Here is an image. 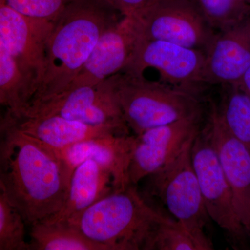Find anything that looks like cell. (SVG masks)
<instances>
[{
    "label": "cell",
    "instance_id": "16",
    "mask_svg": "<svg viewBox=\"0 0 250 250\" xmlns=\"http://www.w3.org/2000/svg\"><path fill=\"white\" fill-rule=\"evenodd\" d=\"M118 190L120 188L109 171L95 161H83L72 170L66 196L60 209L42 221H69Z\"/></svg>",
    "mask_w": 250,
    "mask_h": 250
},
{
    "label": "cell",
    "instance_id": "4",
    "mask_svg": "<svg viewBox=\"0 0 250 250\" xmlns=\"http://www.w3.org/2000/svg\"><path fill=\"white\" fill-rule=\"evenodd\" d=\"M110 78L125 123L134 135L201 114L197 93L125 72Z\"/></svg>",
    "mask_w": 250,
    "mask_h": 250
},
{
    "label": "cell",
    "instance_id": "26",
    "mask_svg": "<svg viewBox=\"0 0 250 250\" xmlns=\"http://www.w3.org/2000/svg\"><path fill=\"white\" fill-rule=\"evenodd\" d=\"M237 84L250 97V67Z\"/></svg>",
    "mask_w": 250,
    "mask_h": 250
},
{
    "label": "cell",
    "instance_id": "18",
    "mask_svg": "<svg viewBox=\"0 0 250 250\" xmlns=\"http://www.w3.org/2000/svg\"><path fill=\"white\" fill-rule=\"evenodd\" d=\"M31 98L29 83L0 37V116L19 119Z\"/></svg>",
    "mask_w": 250,
    "mask_h": 250
},
{
    "label": "cell",
    "instance_id": "10",
    "mask_svg": "<svg viewBox=\"0 0 250 250\" xmlns=\"http://www.w3.org/2000/svg\"><path fill=\"white\" fill-rule=\"evenodd\" d=\"M52 24L28 18L0 0V37L29 83L31 100L43 76L45 42Z\"/></svg>",
    "mask_w": 250,
    "mask_h": 250
},
{
    "label": "cell",
    "instance_id": "12",
    "mask_svg": "<svg viewBox=\"0 0 250 250\" xmlns=\"http://www.w3.org/2000/svg\"><path fill=\"white\" fill-rule=\"evenodd\" d=\"M225 177L232 192L237 216L250 238V152L225 127L212 105L207 125Z\"/></svg>",
    "mask_w": 250,
    "mask_h": 250
},
{
    "label": "cell",
    "instance_id": "1",
    "mask_svg": "<svg viewBox=\"0 0 250 250\" xmlns=\"http://www.w3.org/2000/svg\"><path fill=\"white\" fill-rule=\"evenodd\" d=\"M70 176L52 148L11 125L0 139V190L27 226L57 213Z\"/></svg>",
    "mask_w": 250,
    "mask_h": 250
},
{
    "label": "cell",
    "instance_id": "19",
    "mask_svg": "<svg viewBox=\"0 0 250 250\" xmlns=\"http://www.w3.org/2000/svg\"><path fill=\"white\" fill-rule=\"evenodd\" d=\"M29 228V250H104L67 222L40 221Z\"/></svg>",
    "mask_w": 250,
    "mask_h": 250
},
{
    "label": "cell",
    "instance_id": "22",
    "mask_svg": "<svg viewBox=\"0 0 250 250\" xmlns=\"http://www.w3.org/2000/svg\"><path fill=\"white\" fill-rule=\"evenodd\" d=\"M26 224L0 190V250H29Z\"/></svg>",
    "mask_w": 250,
    "mask_h": 250
},
{
    "label": "cell",
    "instance_id": "27",
    "mask_svg": "<svg viewBox=\"0 0 250 250\" xmlns=\"http://www.w3.org/2000/svg\"><path fill=\"white\" fill-rule=\"evenodd\" d=\"M12 125V122L9 120L5 119L2 117L0 116V139L2 137L5 131L7 130L11 125Z\"/></svg>",
    "mask_w": 250,
    "mask_h": 250
},
{
    "label": "cell",
    "instance_id": "2",
    "mask_svg": "<svg viewBox=\"0 0 250 250\" xmlns=\"http://www.w3.org/2000/svg\"><path fill=\"white\" fill-rule=\"evenodd\" d=\"M123 16L105 0H77L67 6L47 36L43 76L28 105L66 89L102 34Z\"/></svg>",
    "mask_w": 250,
    "mask_h": 250
},
{
    "label": "cell",
    "instance_id": "9",
    "mask_svg": "<svg viewBox=\"0 0 250 250\" xmlns=\"http://www.w3.org/2000/svg\"><path fill=\"white\" fill-rule=\"evenodd\" d=\"M205 52L200 49L139 36L129 62L121 72L141 76L154 69L163 83L198 93L205 85Z\"/></svg>",
    "mask_w": 250,
    "mask_h": 250
},
{
    "label": "cell",
    "instance_id": "13",
    "mask_svg": "<svg viewBox=\"0 0 250 250\" xmlns=\"http://www.w3.org/2000/svg\"><path fill=\"white\" fill-rule=\"evenodd\" d=\"M138 37L134 16H123L102 34L82 70L66 89L96 85L121 72L129 62Z\"/></svg>",
    "mask_w": 250,
    "mask_h": 250
},
{
    "label": "cell",
    "instance_id": "24",
    "mask_svg": "<svg viewBox=\"0 0 250 250\" xmlns=\"http://www.w3.org/2000/svg\"><path fill=\"white\" fill-rule=\"evenodd\" d=\"M24 16L37 21L53 22L67 6L77 0H2Z\"/></svg>",
    "mask_w": 250,
    "mask_h": 250
},
{
    "label": "cell",
    "instance_id": "5",
    "mask_svg": "<svg viewBox=\"0 0 250 250\" xmlns=\"http://www.w3.org/2000/svg\"><path fill=\"white\" fill-rule=\"evenodd\" d=\"M195 136L167 165L147 178L153 195L159 197L176 221L198 240L206 250H210L213 249V244L206 233L210 219L191 160Z\"/></svg>",
    "mask_w": 250,
    "mask_h": 250
},
{
    "label": "cell",
    "instance_id": "20",
    "mask_svg": "<svg viewBox=\"0 0 250 250\" xmlns=\"http://www.w3.org/2000/svg\"><path fill=\"white\" fill-rule=\"evenodd\" d=\"M225 88L218 116L225 127L250 152V97L237 83L223 85Z\"/></svg>",
    "mask_w": 250,
    "mask_h": 250
},
{
    "label": "cell",
    "instance_id": "17",
    "mask_svg": "<svg viewBox=\"0 0 250 250\" xmlns=\"http://www.w3.org/2000/svg\"><path fill=\"white\" fill-rule=\"evenodd\" d=\"M20 131L54 149L112 134H129L127 128L94 126L57 115L23 117L13 123Z\"/></svg>",
    "mask_w": 250,
    "mask_h": 250
},
{
    "label": "cell",
    "instance_id": "6",
    "mask_svg": "<svg viewBox=\"0 0 250 250\" xmlns=\"http://www.w3.org/2000/svg\"><path fill=\"white\" fill-rule=\"evenodd\" d=\"M132 16L139 37L167 41L205 52L216 33L194 0H149Z\"/></svg>",
    "mask_w": 250,
    "mask_h": 250
},
{
    "label": "cell",
    "instance_id": "3",
    "mask_svg": "<svg viewBox=\"0 0 250 250\" xmlns=\"http://www.w3.org/2000/svg\"><path fill=\"white\" fill-rule=\"evenodd\" d=\"M167 218L148 205L136 186L130 184L67 223L104 250H149L156 228Z\"/></svg>",
    "mask_w": 250,
    "mask_h": 250
},
{
    "label": "cell",
    "instance_id": "7",
    "mask_svg": "<svg viewBox=\"0 0 250 250\" xmlns=\"http://www.w3.org/2000/svg\"><path fill=\"white\" fill-rule=\"evenodd\" d=\"M49 115H57L94 126L129 129L110 77L96 85L68 88L29 104L20 118Z\"/></svg>",
    "mask_w": 250,
    "mask_h": 250
},
{
    "label": "cell",
    "instance_id": "23",
    "mask_svg": "<svg viewBox=\"0 0 250 250\" xmlns=\"http://www.w3.org/2000/svg\"><path fill=\"white\" fill-rule=\"evenodd\" d=\"M149 250H206L191 233L176 220L167 218L154 231Z\"/></svg>",
    "mask_w": 250,
    "mask_h": 250
},
{
    "label": "cell",
    "instance_id": "15",
    "mask_svg": "<svg viewBox=\"0 0 250 250\" xmlns=\"http://www.w3.org/2000/svg\"><path fill=\"white\" fill-rule=\"evenodd\" d=\"M134 135L112 134L85 140L62 149H54L69 176L81 163L93 160L111 172L120 189L130 185L129 168Z\"/></svg>",
    "mask_w": 250,
    "mask_h": 250
},
{
    "label": "cell",
    "instance_id": "14",
    "mask_svg": "<svg viewBox=\"0 0 250 250\" xmlns=\"http://www.w3.org/2000/svg\"><path fill=\"white\" fill-rule=\"evenodd\" d=\"M250 67V16L215 33L205 52V84H233Z\"/></svg>",
    "mask_w": 250,
    "mask_h": 250
},
{
    "label": "cell",
    "instance_id": "11",
    "mask_svg": "<svg viewBox=\"0 0 250 250\" xmlns=\"http://www.w3.org/2000/svg\"><path fill=\"white\" fill-rule=\"evenodd\" d=\"M200 116L201 114L183 118L134 135L129 184L137 185L172 161L201 129Z\"/></svg>",
    "mask_w": 250,
    "mask_h": 250
},
{
    "label": "cell",
    "instance_id": "25",
    "mask_svg": "<svg viewBox=\"0 0 250 250\" xmlns=\"http://www.w3.org/2000/svg\"><path fill=\"white\" fill-rule=\"evenodd\" d=\"M112 8L123 15H132L142 9L149 0H105Z\"/></svg>",
    "mask_w": 250,
    "mask_h": 250
},
{
    "label": "cell",
    "instance_id": "21",
    "mask_svg": "<svg viewBox=\"0 0 250 250\" xmlns=\"http://www.w3.org/2000/svg\"><path fill=\"white\" fill-rule=\"evenodd\" d=\"M206 21L215 31L225 30L250 16L245 0H194Z\"/></svg>",
    "mask_w": 250,
    "mask_h": 250
},
{
    "label": "cell",
    "instance_id": "28",
    "mask_svg": "<svg viewBox=\"0 0 250 250\" xmlns=\"http://www.w3.org/2000/svg\"><path fill=\"white\" fill-rule=\"evenodd\" d=\"M245 1L248 3V4L250 5V0H245Z\"/></svg>",
    "mask_w": 250,
    "mask_h": 250
},
{
    "label": "cell",
    "instance_id": "8",
    "mask_svg": "<svg viewBox=\"0 0 250 250\" xmlns=\"http://www.w3.org/2000/svg\"><path fill=\"white\" fill-rule=\"evenodd\" d=\"M191 160L210 220L226 233L233 244L243 245L248 236L237 216L232 192L207 126L200 129L194 139Z\"/></svg>",
    "mask_w": 250,
    "mask_h": 250
}]
</instances>
